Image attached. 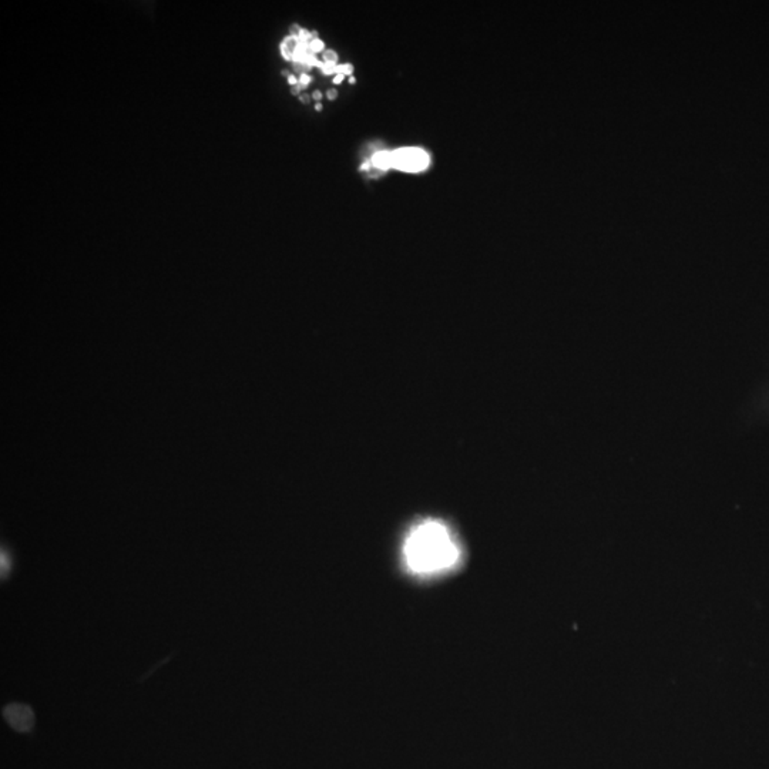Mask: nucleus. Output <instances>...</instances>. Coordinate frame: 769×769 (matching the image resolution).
Instances as JSON below:
<instances>
[{
	"instance_id": "1",
	"label": "nucleus",
	"mask_w": 769,
	"mask_h": 769,
	"mask_svg": "<svg viewBox=\"0 0 769 769\" xmlns=\"http://www.w3.org/2000/svg\"><path fill=\"white\" fill-rule=\"evenodd\" d=\"M404 560L415 576H439L459 566L462 547L448 525L426 519L409 530L404 543Z\"/></svg>"
},
{
	"instance_id": "2",
	"label": "nucleus",
	"mask_w": 769,
	"mask_h": 769,
	"mask_svg": "<svg viewBox=\"0 0 769 769\" xmlns=\"http://www.w3.org/2000/svg\"><path fill=\"white\" fill-rule=\"evenodd\" d=\"M392 156H393V167L402 171L418 173L425 170L429 164L427 153L415 147L400 149L397 152H393Z\"/></svg>"
},
{
	"instance_id": "3",
	"label": "nucleus",
	"mask_w": 769,
	"mask_h": 769,
	"mask_svg": "<svg viewBox=\"0 0 769 769\" xmlns=\"http://www.w3.org/2000/svg\"><path fill=\"white\" fill-rule=\"evenodd\" d=\"M6 721L17 731H29L34 724V715L29 705L10 704L3 710Z\"/></svg>"
},
{
	"instance_id": "4",
	"label": "nucleus",
	"mask_w": 769,
	"mask_h": 769,
	"mask_svg": "<svg viewBox=\"0 0 769 769\" xmlns=\"http://www.w3.org/2000/svg\"><path fill=\"white\" fill-rule=\"evenodd\" d=\"M297 47H298V38L289 36V38L284 39V42L281 45V53H282L284 59L292 60V56H294V52H295Z\"/></svg>"
},
{
	"instance_id": "5",
	"label": "nucleus",
	"mask_w": 769,
	"mask_h": 769,
	"mask_svg": "<svg viewBox=\"0 0 769 769\" xmlns=\"http://www.w3.org/2000/svg\"><path fill=\"white\" fill-rule=\"evenodd\" d=\"M374 166L378 167V168H382V170H386L389 167H393V156L392 153L389 152H382V153H378L374 160H372Z\"/></svg>"
},
{
	"instance_id": "6",
	"label": "nucleus",
	"mask_w": 769,
	"mask_h": 769,
	"mask_svg": "<svg viewBox=\"0 0 769 769\" xmlns=\"http://www.w3.org/2000/svg\"><path fill=\"white\" fill-rule=\"evenodd\" d=\"M322 50H323V43H322V41L314 39V41L309 43V52H311L312 54H315V53H318V52H322Z\"/></svg>"
},
{
	"instance_id": "7",
	"label": "nucleus",
	"mask_w": 769,
	"mask_h": 769,
	"mask_svg": "<svg viewBox=\"0 0 769 769\" xmlns=\"http://www.w3.org/2000/svg\"><path fill=\"white\" fill-rule=\"evenodd\" d=\"M323 60H325V63H334V64H337L338 56H337V53H335L334 50H326V52L323 53Z\"/></svg>"
},
{
	"instance_id": "8",
	"label": "nucleus",
	"mask_w": 769,
	"mask_h": 769,
	"mask_svg": "<svg viewBox=\"0 0 769 769\" xmlns=\"http://www.w3.org/2000/svg\"><path fill=\"white\" fill-rule=\"evenodd\" d=\"M353 71V67L351 64H345V66H338L337 67V75H344V76H351Z\"/></svg>"
},
{
	"instance_id": "9",
	"label": "nucleus",
	"mask_w": 769,
	"mask_h": 769,
	"mask_svg": "<svg viewBox=\"0 0 769 769\" xmlns=\"http://www.w3.org/2000/svg\"><path fill=\"white\" fill-rule=\"evenodd\" d=\"M294 68H295L297 71H300L301 75H305V71L309 70L311 67H309L308 64H305V63H294Z\"/></svg>"
},
{
	"instance_id": "10",
	"label": "nucleus",
	"mask_w": 769,
	"mask_h": 769,
	"mask_svg": "<svg viewBox=\"0 0 769 769\" xmlns=\"http://www.w3.org/2000/svg\"><path fill=\"white\" fill-rule=\"evenodd\" d=\"M309 83H311V78L307 75V73H305V75H301V78H300V86H301V89H307Z\"/></svg>"
},
{
	"instance_id": "11",
	"label": "nucleus",
	"mask_w": 769,
	"mask_h": 769,
	"mask_svg": "<svg viewBox=\"0 0 769 769\" xmlns=\"http://www.w3.org/2000/svg\"><path fill=\"white\" fill-rule=\"evenodd\" d=\"M326 96H328L329 100H335L337 96H338V93H337V90H329V91L326 93Z\"/></svg>"
},
{
	"instance_id": "12",
	"label": "nucleus",
	"mask_w": 769,
	"mask_h": 769,
	"mask_svg": "<svg viewBox=\"0 0 769 769\" xmlns=\"http://www.w3.org/2000/svg\"><path fill=\"white\" fill-rule=\"evenodd\" d=\"M301 90H302V89H301V86H300V85H297V86H292V87H291V91H292V93H294V94H300V91H301Z\"/></svg>"
},
{
	"instance_id": "13",
	"label": "nucleus",
	"mask_w": 769,
	"mask_h": 769,
	"mask_svg": "<svg viewBox=\"0 0 769 769\" xmlns=\"http://www.w3.org/2000/svg\"><path fill=\"white\" fill-rule=\"evenodd\" d=\"M288 82H289L291 86H297V82H298V80H297V78H294V76H289V78H288Z\"/></svg>"
},
{
	"instance_id": "14",
	"label": "nucleus",
	"mask_w": 769,
	"mask_h": 769,
	"mask_svg": "<svg viewBox=\"0 0 769 769\" xmlns=\"http://www.w3.org/2000/svg\"><path fill=\"white\" fill-rule=\"evenodd\" d=\"M342 80H344V75H337V76H335V79H334V83H335V85H338V83H341Z\"/></svg>"
},
{
	"instance_id": "15",
	"label": "nucleus",
	"mask_w": 769,
	"mask_h": 769,
	"mask_svg": "<svg viewBox=\"0 0 769 769\" xmlns=\"http://www.w3.org/2000/svg\"><path fill=\"white\" fill-rule=\"evenodd\" d=\"M300 100H301L302 103L307 104V103L309 101V96H308V94H301V96H300Z\"/></svg>"
},
{
	"instance_id": "16",
	"label": "nucleus",
	"mask_w": 769,
	"mask_h": 769,
	"mask_svg": "<svg viewBox=\"0 0 769 769\" xmlns=\"http://www.w3.org/2000/svg\"><path fill=\"white\" fill-rule=\"evenodd\" d=\"M312 97H314L316 101H319V100L322 98V93H321V91H315V93L312 94Z\"/></svg>"
},
{
	"instance_id": "17",
	"label": "nucleus",
	"mask_w": 769,
	"mask_h": 769,
	"mask_svg": "<svg viewBox=\"0 0 769 769\" xmlns=\"http://www.w3.org/2000/svg\"><path fill=\"white\" fill-rule=\"evenodd\" d=\"M315 110H316V112H321V110H322V105H321V104L318 103V104L315 105Z\"/></svg>"
}]
</instances>
